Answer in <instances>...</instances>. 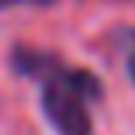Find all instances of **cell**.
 <instances>
[{
  "mask_svg": "<svg viewBox=\"0 0 135 135\" xmlns=\"http://www.w3.org/2000/svg\"><path fill=\"white\" fill-rule=\"evenodd\" d=\"M128 71H132V78H135V36H132V50H128Z\"/></svg>",
  "mask_w": 135,
  "mask_h": 135,
  "instance_id": "7a4b0ae2",
  "label": "cell"
},
{
  "mask_svg": "<svg viewBox=\"0 0 135 135\" xmlns=\"http://www.w3.org/2000/svg\"><path fill=\"white\" fill-rule=\"evenodd\" d=\"M96 78L85 71H50L43 82L46 117L61 135H93L89 132V103L96 100Z\"/></svg>",
  "mask_w": 135,
  "mask_h": 135,
  "instance_id": "6da1fadb",
  "label": "cell"
}]
</instances>
